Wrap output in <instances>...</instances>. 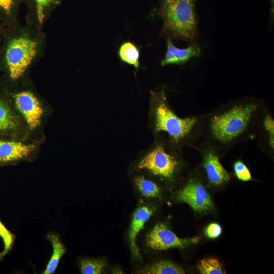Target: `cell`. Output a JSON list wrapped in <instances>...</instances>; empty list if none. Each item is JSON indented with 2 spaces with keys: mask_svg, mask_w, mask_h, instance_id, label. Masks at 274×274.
I'll return each mask as SVG.
<instances>
[{
  "mask_svg": "<svg viewBox=\"0 0 274 274\" xmlns=\"http://www.w3.org/2000/svg\"><path fill=\"white\" fill-rule=\"evenodd\" d=\"M264 127L268 134L269 143L271 147L274 148V121L271 116L268 114L264 120Z\"/></svg>",
  "mask_w": 274,
  "mask_h": 274,
  "instance_id": "603a6c76",
  "label": "cell"
},
{
  "mask_svg": "<svg viewBox=\"0 0 274 274\" xmlns=\"http://www.w3.org/2000/svg\"><path fill=\"white\" fill-rule=\"evenodd\" d=\"M257 107L254 102L238 104L215 116L210 124L212 135L223 143L233 140L246 129Z\"/></svg>",
  "mask_w": 274,
  "mask_h": 274,
  "instance_id": "3957f363",
  "label": "cell"
},
{
  "mask_svg": "<svg viewBox=\"0 0 274 274\" xmlns=\"http://www.w3.org/2000/svg\"><path fill=\"white\" fill-rule=\"evenodd\" d=\"M17 0H0V13L6 16H10L13 12Z\"/></svg>",
  "mask_w": 274,
  "mask_h": 274,
  "instance_id": "cb8c5ba5",
  "label": "cell"
},
{
  "mask_svg": "<svg viewBox=\"0 0 274 274\" xmlns=\"http://www.w3.org/2000/svg\"><path fill=\"white\" fill-rule=\"evenodd\" d=\"M149 118V127L153 133H166L174 145L186 140L197 123L195 117L178 116L170 108L163 91H150Z\"/></svg>",
  "mask_w": 274,
  "mask_h": 274,
  "instance_id": "7a4b0ae2",
  "label": "cell"
},
{
  "mask_svg": "<svg viewBox=\"0 0 274 274\" xmlns=\"http://www.w3.org/2000/svg\"><path fill=\"white\" fill-rule=\"evenodd\" d=\"M45 239L51 243L52 253L41 273L54 274L56 272L61 258L67 253V249L59 234L56 232L49 231Z\"/></svg>",
  "mask_w": 274,
  "mask_h": 274,
  "instance_id": "4fadbf2b",
  "label": "cell"
},
{
  "mask_svg": "<svg viewBox=\"0 0 274 274\" xmlns=\"http://www.w3.org/2000/svg\"><path fill=\"white\" fill-rule=\"evenodd\" d=\"M234 173L236 177L243 181H248L252 179L251 173L243 162L238 160L233 165Z\"/></svg>",
  "mask_w": 274,
  "mask_h": 274,
  "instance_id": "7402d4cb",
  "label": "cell"
},
{
  "mask_svg": "<svg viewBox=\"0 0 274 274\" xmlns=\"http://www.w3.org/2000/svg\"><path fill=\"white\" fill-rule=\"evenodd\" d=\"M222 232L221 226L217 223L210 224L206 230V234L210 239H215L219 237Z\"/></svg>",
  "mask_w": 274,
  "mask_h": 274,
  "instance_id": "d4e9b609",
  "label": "cell"
},
{
  "mask_svg": "<svg viewBox=\"0 0 274 274\" xmlns=\"http://www.w3.org/2000/svg\"><path fill=\"white\" fill-rule=\"evenodd\" d=\"M271 2V19H273V11H274V0H270Z\"/></svg>",
  "mask_w": 274,
  "mask_h": 274,
  "instance_id": "484cf974",
  "label": "cell"
},
{
  "mask_svg": "<svg viewBox=\"0 0 274 274\" xmlns=\"http://www.w3.org/2000/svg\"><path fill=\"white\" fill-rule=\"evenodd\" d=\"M105 265V261L101 259L83 257L78 261L79 269L82 274L101 273Z\"/></svg>",
  "mask_w": 274,
  "mask_h": 274,
  "instance_id": "ac0fdd59",
  "label": "cell"
},
{
  "mask_svg": "<svg viewBox=\"0 0 274 274\" xmlns=\"http://www.w3.org/2000/svg\"><path fill=\"white\" fill-rule=\"evenodd\" d=\"M118 56L120 61L133 66L136 73L140 67V51L138 46L133 42L126 41L119 46Z\"/></svg>",
  "mask_w": 274,
  "mask_h": 274,
  "instance_id": "5bb4252c",
  "label": "cell"
},
{
  "mask_svg": "<svg viewBox=\"0 0 274 274\" xmlns=\"http://www.w3.org/2000/svg\"><path fill=\"white\" fill-rule=\"evenodd\" d=\"M36 47V41L26 38H14L8 42L4 61L12 79L16 80L23 74L35 56Z\"/></svg>",
  "mask_w": 274,
  "mask_h": 274,
  "instance_id": "5b68a950",
  "label": "cell"
},
{
  "mask_svg": "<svg viewBox=\"0 0 274 274\" xmlns=\"http://www.w3.org/2000/svg\"><path fill=\"white\" fill-rule=\"evenodd\" d=\"M166 52L160 62L162 67L168 65H183L191 58L199 57L201 54V48L198 43L190 44L185 48H180L174 45L172 40L166 39Z\"/></svg>",
  "mask_w": 274,
  "mask_h": 274,
  "instance_id": "9c48e42d",
  "label": "cell"
},
{
  "mask_svg": "<svg viewBox=\"0 0 274 274\" xmlns=\"http://www.w3.org/2000/svg\"><path fill=\"white\" fill-rule=\"evenodd\" d=\"M18 120L7 104L0 100V131L10 132L17 130Z\"/></svg>",
  "mask_w": 274,
  "mask_h": 274,
  "instance_id": "9a60e30c",
  "label": "cell"
},
{
  "mask_svg": "<svg viewBox=\"0 0 274 274\" xmlns=\"http://www.w3.org/2000/svg\"><path fill=\"white\" fill-rule=\"evenodd\" d=\"M15 105L21 113L31 129L41 122L43 109L35 95L30 92H22L14 95Z\"/></svg>",
  "mask_w": 274,
  "mask_h": 274,
  "instance_id": "ba28073f",
  "label": "cell"
},
{
  "mask_svg": "<svg viewBox=\"0 0 274 274\" xmlns=\"http://www.w3.org/2000/svg\"><path fill=\"white\" fill-rule=\"evenodd\" d=\"M134 183L138 191L144 197L156 198L160 195L161 190L158 185L143 175L136 177Z\"/></svg>",
  "mask_w": 274,
  "mask_h": 274,
  "instance_id": "e0dca14e",
  "label": "cell"
},
{
  "mask_svg": "<svg viewBox=\"0 0 274 274\" xmlns=\"http://www.w3.org/2000/svg\"><path fill=\"white\" fill-rule=\"evenodd\" d=\"M201 237L191 238H180L165 225L157 224L147 235L146 245L156 250H164L170 248H184L190 244L199 242Z\"/></svg>",
  "mask_w": 274,
  "mask_h": 274,
  "instance_id": "8992f818",
  "label": "cell"
},
{
  "mask_svg": "<svg viewBox=\"0 0 274 274\" xmlns=\"http://www.w3.org/2000/svg\"><path fill=\"white\" fill-rule=\"evenodd\" d=\"M34 149L33 145L0 139V166L15 163L27 157Z\"/></svg>",
  "mask_w": 274,
  "mask_h": 274,
  "instance_id": "30bf717a",
  "label": "cell"
},
{
  "mask_svg": "<svg viewBox=\"0 0 274 274\" xmlns=\"http://www.w3.org/2000/svg\"><path fill=\"white\" fill-rule=\"evenodd\" d=\"M0 238L4 245L3 250L0 252V261H1L4 257L12 250L15 243L16 236L5 226L1 219Z\"/></svg>",
  "mask_w": 274,
  "mask_h": 274,
  "instance_id": "ffe728a7",
  "label": "cell"
},
{
  "mask_svg": "<svg viewBox=\"0 0 274 274\" xmlns=\"http://www.w3.org/2000/svg\"><path fill=\"white\" fill-rule=\"evenodd\" d=\"M197 268L202 274L226 273L219 261L214 258L203 259L198 265Z\"/></svg>",
  "mask_w": 274,
  "mask_h": 274,
  "instance_id": "d6986e66",
  "label": "cell"
},
{
  "mask_svg": "<svg viewBox=\"0 0 274 274\" xmlns=\"http://www.w3.org/2000/svg\"><path fill=\"white\" fill-rule=\"evenodd\" d=\"M153 212L152 208L148 206H142L135 211L133 216L129 231V239L132 255L139 259H141V256L136 243V237Z\"/></svg>",
  "mask_w": 274,
  "mask_h": 274,
  "instance_id": "8fae6325",
  "label": "cell"
},
{
  "mask_svg": "<svg viewBox=\"0 0 274 274\" xmlns=\"http://www.w3.org/2000/svg\"><path fill=\"white\" fill-rule=\"evenodd\" d=\"M177 199L188 204L194 211L202 212L211 209L213 203L203 185L190 180L178 193Z\"/></svg>",
  "mask_w": 274,
  "mask_h": 274,
  "instance_id": "52a82bcc",
  "label": "cell"
},
{
  "mask_svg": "<svg viewBox=\"0 0 274 274\" xmlns=\"http://www.w3.org/2000/svg\"><path fill=\"white\" fill-rule=\"evenodd\" d=\"M196 0H159L156 14L163 20L160 36L166 39L197 43L199 22Z\"/></svg>",
  "mask_w": 274,
  "mask_h": 274,
  "instance_id": "6da1fadb",
  "label": "cell"
},
{
  "mask_svg": "<svg viewBox=\"0 0 274 274\" xmlns=\"http://www.w3.org/2000/svg\"><path fill=\"white\" fill-rule=\"evenodd\" d=\"M204 168L211 183L220 185L228 182L230 176L220 163L218 157L213 152H209L206 156Z\"/></svg>",
  "mask_w": 274,
  "mask_h": 274,
  "instance_id": "7c38bea8",
  "label": "cell"
},
{
  "mask_svg": "<svg viewBox=\"0 0 274 274\" xmlns=\"http://www.w3.org/2000/svg\"><path fill=\"white\" fill-rule=\"evenodd\" d=\"M145 274H183L184 270L179 266L167 261H160L142 270Z\"/></svg>",
  "mask_w": 274,
  "mask_h": 274,
  "instance_id": "2e32d148",
  "label": "cell"
},
{
  "mask_svg": "<svg viewBox=\"0 0 274 274\" xmlns=\"http://www.w3.org/2000/svg\"><path fill=\"white\" fill-rule=\"evenodd\" d=\"M170 150L165 143L156 141L142 156L136 169L162 179H172L178 169L179 162Z\"/></svg>",
  "mask_w": 274,
  "mask_h": 274,
  "instance_id": "277c9868",
  "label": "cell"
},
{
  "mask_svg": "<svg viewBox=\"0 0 274 274\" xmlns=\"http://www.w3.org/2000/svg\"><path fill=\"white\" fill-rule=\"evenodd\" d=\"M37 18L42 23L46 10L52 6L58 3V0H31Z\"/></svg>",
  "mask_w": 274,
  "mask_h": 274,
  "instance_id": "44dd1931",
  "label": "cell"
}]
</instances>
